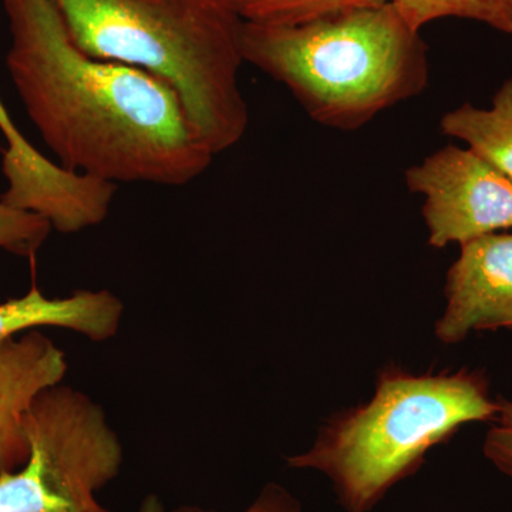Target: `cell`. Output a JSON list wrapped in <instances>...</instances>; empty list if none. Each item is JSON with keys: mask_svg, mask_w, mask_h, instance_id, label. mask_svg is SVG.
<instances>
[{"mask_svg": "<svg viewBox=\"0 0 512 512\" xmlns=\"http://www.w3.org/2000/svg\"><path fill=\"white\" fill-rule=\"evenodd\" d=\"M6 67L60 167L111 184L181 187L214 154L180 97L153 74L84 53L53 0H2Z\"/></svg>", "mask_w": 512, "mask_h": 512, "instance_id": "6da1fadb", "label": "cell"}, {"mask_svg": "<svg viewBox=\"0 0 512 512\" xmlns=\"http://www.w3.org/2000/svg\"><path fill=\"white\" fill-rule=\"evenodd\" d=\"M239 39L244 63L284 84L313 121L333 130L366 126L429 83L426 43L386 2L293 25L242 22Z\"/></svg>", "mask_w": 512, "mask_h": 512, "instance_id": "7a4b0ae2", "label": "cell"}, {"mask_svg": "<svg viewBox=\"0 0 512 512\" xmlns=\"http://www.w3.org/2000/svg\"><path fill=\"white\" fill-rule=\"evenodd\" d=\"M87 55L170 84L214 156L244 138L241 25L220 0H53Z\"/></svg>", "mask_w": 512, "mask_h": 512, "instance_id": "3957f363", "label": "cell"}, {"mask_svg": "<svg viewBox=\"0 0 512 512\" xmlns=\"http://www.w3.org/2000/svg\"><path fill=\"white\" fill-rule=\"evenodd\" d=\"M498 400L476 370L414 375L384 367L369 402L335 414L306 453L286 457L332 483L348 512H370L392 488L423 466L431 448L464 424L493 421Z\"/></svg>", "mask_w": 512, "mask_h": 512, "instance_id": "277c9868", "label": "cell"}, {"mask_svg": "<svg viewBox=\"0 0 512 512\" xmlns=\"http://www.w3.org/2000/svg\"><path fill=\"white\" fill-rule=\"evenodd\" d=\"M30 456L0 474V512H113L97 500L123 466L106 413L62 383L40 393L26 416Z\"/></svg>", "mask_w": 512, "mask_h": 512, "instance_id": "5b68a950", "label": "cell"}, {"mask_svg": "<svg viewBox=\"0 0 512 512\" xmlns=\"http://www.w3.org/2000/svg\"><path fill=\"white\" fill-rule=\"evenodd\" d=\"M406 185L423 195L431 247L463 245L512 228V181L470 147L434 151L407 168Z\"/></svg>", "mask_w": 512, "mask_h": 512, "instance_id": "8992f818", "label": "cell"}, {"mask_svg": "<svg viewBox=\"0 0 512 512\" xmlns=\"http://www.w3.org/2000/svg\"><path fill=\"white\" fill-rule=\"evenodd\" d=\"M0 131L8 141L3 175L8 188L0 200L35 212L62 234L96 227L109 215L117 185L64 170L23 137L0 99Z\"/></svg>", "mask_w": 512, "mask_h": 512, "instance_id": "52a82bcc", "label": "cell"}, {"mask_svg": "<svg viewBox=\"0 0 512 512\" xmlns=\"http://www.w3.org/2000/svg\"><path fill=\"white\" fill-rule=\"evenodd\" d=\"M460 247L448 269L446 309L434 328L444 345H457L473 332L512 328V232Z\"/></svg>", "mask_w": 512, "mask_h": 512, "instance_id": "ba28073f", "label": "cell"}, {"mask_svg": "<svg viewBox=\"0 0 512 512\" xmlns=\"http://www.w3.org/2000/svg\"><path fill=\"white\" fill-rule=\"evenodd\" d=\"M66 356L40 330L0 342V474L29 460L26 416L37 396L63 382Z\"/></svg>", "mask_w": 512, "mask_h": 512, "instance_id": "9c48e42d", "label": "cell"}, {"mask_svg": "<svg viewBox=\"0 0 512 512\" xmlns=\"http://www.w3.org/2000/svg\"><path fill=\"white\" fill-rule=\"evenodd\" d=\"M123 312V302L110 291H77L67 298L52 299L33 282L22 298L0 303V342L45 326L106 342L119 332Z\"/></svg>", "mask_w": 512, "mask_h": 512, "instance_id": "30bf717a", "label": "cell"}, {"mask_svg": "<svg viewBox=\"0 0 512 512\" xmlns=\"http://www.w3.org/2000/svg\"><path fill=\"white\" fill-rule=\"evenodd\" d=\"M440 128L512 181V77L501 84L491 107L464 103L441 117Z\"/></svg>", "mask_w": 512, "mask_h": 512, "instance_id": "8fae6325", "label": "cell"}, {"mask_svg": "<svg viewBox=\"0 0 512 512\" xmlns=\"http://www.w3.org/2000/svg\"><path fill=\"white\" fill-rule=\"evenodd\" d=\"M382 2L394 6L417 32L434 20L458 18L484 23L512 35V0H346L342 8Z\"/></svg>", "mask_w": 512, "mask_h": 512, "instance_id": "7c38bea8", "label": "cell"}, {"mask_svg": "<svg viewBox=\"0 0 512 512\" xmlns=\"http://www.w3.org/2000/svg\"><path fill=\"white\" fill-rule=\"evenodd\" d=\"M242 22L293 25L342 8L346 0H220Z\"/></svg>", "mask_w": 512, "mask_h": 512, "instance_id": "4fadbf2b", "label": "cell"}, {"mask_svg": "<svg viewBox=\"0 0 512 512\" xmlns=\"http://www.w3.org/2000/svg\"><path fill=\"white\" fill-rule=\"evenodd\" d=\"M52 225L35 212L10 207L0 200V249L33 258L45 244Z\"/></svg>", "mask_w": 512, "mask_h": 512, "instance_id": "5bb4252c", "label": "cell"}, {"mask_svg": "<svg viewBox=\"0 0 512 512\" xmlns=\"http://www.w3.org/2000/svg\"><path fill=\"white\" fill-rule=\"evenodd\" d=\"M483 451L498 471L512 478V400H498V413L485 436Z\"/></svg>", "mask_w": 512, "mask_h": 512, "instance_id": "9a60e30c", "label": "cell"}, {"mask_svg": "<svg viewBox=\"0 0 512 512\" xmlns=\"http://www.w3.org/2000/svg\"><path fill=\"white\" fill-rule=\"evenodd\" d=\"M173 512H215L197 505H181ZM244 512H302V505L285 487L268 483Z\"/></svg>", "mask_w": 512, "mask_h": 512, "instance_id": "2e32d148", "label": "cell"}, {"mask_svg": "<svg viewBox=\"0 0 512 512\" xmlns=\"http://www.w3.org/2000/svg\"><path fill=\"white\" fill-rule=\"evenodd\" d=\"M138 512H167L163 500L157 494H148L143 501H141Z\"/></svg>", "mask_w": 512, "mask_h": 512, "instance_id": "e0dca14e", "label": "cell"}]
</instances>
